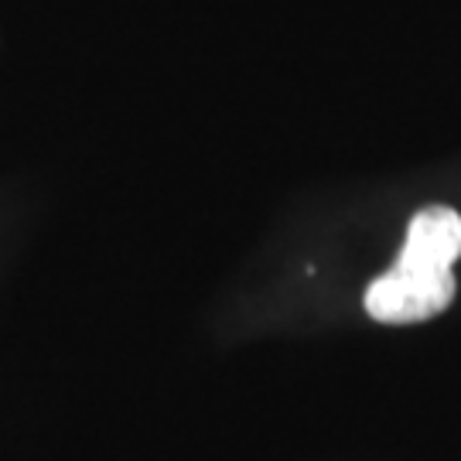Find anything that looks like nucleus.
<instances>
[{"mask_svg": "<svg viewBox=\"0 0 461 461\" xmlns=\"http://www.w3.org/2000/svg\"><path fill=\"white\" fill-rule=\"evenodd\" d=\"M455 301V274L445 264L396 257V267L366 287V314L379 325H417Z\"/></svg>", "mask_w": 461, "mask_h": 461, "instance_id": "obj_1", "label": "nucleus"}]
</instances>
